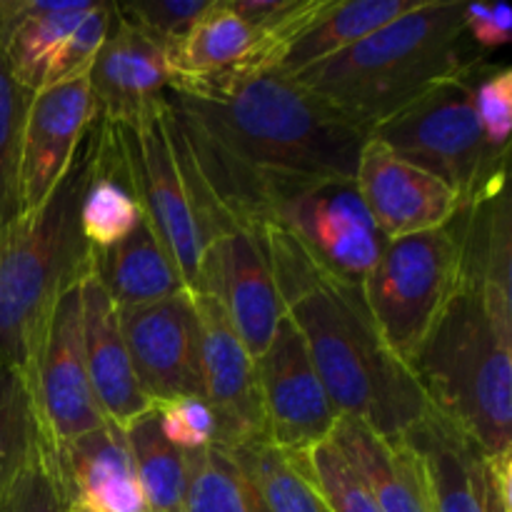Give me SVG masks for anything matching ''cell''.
Returning <instances> with one entry per match:
<instances>
[{
  "instance_id": "obj_1",
  "label": "cell",
  "mask_w": 512,
  "mask_h": 512,
  "mask_svg": "<svg viewBox=\"0 0 512 512\" xmlns=\"http://www.w3.org/2000/svg\"><path fill=\"white\" fill-rule=\"evenodd\" d=\"M173 118L218 203L258 233L283 205L323 180H353L365 130L293 78L225 73L173 83Z\"/></svg>"
},
{
  "instance_id": "obj_2",
  "label": "cell",
  "mask_w": 512,
  "mask_h": 512,
  "mask_svg": "<svg viewBox=\"0 0 512 512\" xmlns=\"http://www.w3.org/2000/svg\"><path fill=\"white\" fill-rule=\"evenodd\" d=\"M453 295L410 363L438 415L488 455L512 453V213L508 170L458 213Z\"/></svg>"
},
{
  "instance_id": "obj_3",
  "label": "cell",
  "mask_w": 512,
  "mask_h": 512,
  "mask_svg": "<svg viewBox=\"0 0 512 512\" xmlns=\"http://www.w3.org/2000/svg\"><path fill=\"white\" fill-rule=\"evenodd\" d=\"M283 313L303 338L315 373L340 418H355L388 440L418 428L433 405L413 370L380 338L363 285L325 270L278 225L258 233Z\"/></svg>"
},
{
  "instance_id": "obj_4",
  "label": "cell",
  "mask_w": 512,
  "mask_h": 512,
  "mask_svg": "<svg viewBox=\"0 0 512 512\" xmlns=\"http://www.w3.org/2000/svg\"><path fill=\"white\" fill-rule=\"evenodd\" d=\"M463 5L420 0L393 23L293 80L370 135L430 88L483 63L485 55L465 33Z\"/></svg>"
},
{
  "instance_id": "obj_5",
  "label": "cell",
  "mask_w": 512,
  "mask_h": 512,
  "mask_svg": "<svg viewBox=\"0 0 512 512\" xmlns=\"http://www.w3.org/2000/svg\"><path fill=\"white\" fill-rule=\"evenodd\" d=\"M95 155V123L53 193L0 230V363L23 370L60 295L90 273L93 248L80 230V200Z\"/></svg>"
},
{
  "instance_id": "obj_6",
  "label": "cell",
  "mask_w": 512,
  "mask_h": 512,
  "mask_svg": "<svg viewBox=\"0 0 512 512\" xmlns=\"http://www.w3.org/2000/svg\"><path fill=\"white\" fill-rule=\"evenodd\" d=\"M113 125L145 223L175 260L185 288L195 293L205 250L238 225L195 165L168 98L128 123Z\"/></svg>"
},
{
  "instance_id": "obj_7",
  "label": "cell",
  "mask_w": 512,
  "mask_h": 512,
  "mask_svg": "<svg viewBox=\"0 0 512 512\" xmlns=\"http://www.w3.org/2000/svg\"><path fill=\"white\" fill-rule=\"evenodd\" d=\"M458 273L460 228L455 215L443 228L388 240L360 283L380 338L408 368L453 295Z\"/></svg>"
},
{
  "instance_id": "obj_8",
  "label": "cell",
  "mask_w": 512,
  "mask_h": 512,
  "mask_svg": "<svg viewBox=\"0 0 512 512\" xmlns=\"http://www.w3.org/2000/svg\"><path fill=\"white\" fill-rule=\"evenodd\" d=\"M480 65L438 83L370 130V138L400 158L453 185L463 198V208L508 168L510 158V153H495L485 143L475 115L473 80Z\"/></svg>"
},
{
  "instance_id": "obj_9",
  "label": "cell",
  "mask_w": 512,
  "mask_h": 512,
  "mask_svg": "<svg viewBox=\"0 0 512 512\" xmlns=\"http://www.w3.org/2000/svg\"><path fill=\"white\" fill-rule=\"evenodd\" d=\"M28 383L40 430L50 448L70 445L108 423L95 403L85 365L80 285L60 295L55 303L30 363Z\"/></svg>"
},
{
  "instance_id": "obj_10",
  "label": "cell",
  "mask_w": 512,
  "mask_h": 512,
  "mask_svg": "<svg viewBox=\"0 0 512 512\" xmlns=\"http://www.w3.org/2000/svg\"><path fill=\"white\" fill-rule=\"evenodd\" d=\"M273 225L288 230L325 270L355 283H363L388 243L353 180L310 185L283 205Z\"/></svg>"
},
{
  "instance_id": "obj_11",
  "label": "cell",
  "mask_w": 512,
  "mask_h": 512,
  "mask_svg": "<svg viewBox=\"0 0 512 512\" xmlns=\"http://www.w3.org/2000/svg\"><path fill=\"white\" fill-rule=\"evenodd\" d=\"M265 438L273 448L295 455L330 438L338 410L315 373L303 338L288 318L278 325L273 343L255 360Z\"/></svg>"
},
{
  "instance_id": "obj_12",
  "label": "cell",
  "mask_w": 512,
  "mask_h": 512,
  "mask_svg": "<svg viewBox=\"0 0 512 512\" xmlns=\"http://www.w3.org/2000/svg\"><path fill=\"white\" fill-rule=\"evenodd\" d=\"M125 348L135 378L153 405L200 395V330L193 293L183 290L158 303L120 310Z\"/></svg>"
},
{
  "instance_id": "obj_13",
  "label": "cell",
  "mask_w": 512,
  "mask_h": 512,
  "mask_svg": "<svg viewBox=\"0 0 512 512\" xmlns=\"http://www.w3.org/2000/svg\"><path fill=\"white\" fill-rule=\"evenodd\" d=\"M405 440L423 460L433 512H512V453L488 455L435 410Z\"/></svg>"
},
{
  "instance_id": "obj_14",
  "label": "cell",
  "mask_w": 512,
  "mask_h": 512,
  "mask_svg": "<svg viewBox=\"0 0 512 512\" xmlns=\"http://www.w3.org/2000/svg\"><path fill=\"white\" fill-rule=\"evenodd\" d=\"M200 330V385L203 400L218 420L220 448L263 443L265 418L253 355L238 338L223 308L208 295L193 293Z\"/></svg>"
},
{
  "instance_id": "obj_15",
  "label": "cell",
  "mask_w": 512,
  "mask_h": 512,
  "mask_svg": "<svg viewBox=\"0 0 512 512\" xmlns=\"http://www.w3.org/2000/svg\"><path fill=\"white\" fill-rule=\"evenodd\" d=\"M353 183L385 240L443 228L463 210L453 185L375 138L365 140L360 150Z\"/></svg>"
},
{
  "instance_id": "obj_16",
  "label": "cell",
  "mask_w": 512,
  "mask_h": 512,
  "mask_svg": "<svg viewBox=\"0 0 512 512\" xmlns=\"http://www.w3.org/2000/svg\"><path fill=\"white\" fill-rule=\"evenodd\" d=\"M195 293L208 295L223 308L253 360L268 350L285 318L263 248L243 228L205 250Z\"/></svg>"
},
{
  "instance_id": "obj_17",
  "label": "cell",
  "mask_w": 512,
  "mask_h": 512,
  "mask_svg": "<svg viewBox=\"0 0 512 512\" xmlns=\"http://www.w3.org/2000/svg\"><path fill=\"white\" fill-rule=\"evenodd\" d=\"M98 118L88 75L33 93L20 150V208H38L65 178L80 143Z\"/></svg>"
},
{
  "instance_id": "obj_18",
  "label": "cell",
  "mask_w": 512,
  "mask_h": 512,
  "mask_svg": "<svg viewBox=\"0 0 512 512\" xmlns=\"http://www.w3.org/2000/svg\"><path fill=\"white\" fill-rule=\"evenodd\" d=\"M88 83L100 118L128 123L168 98L173 83L168 48L115 13L108 38L90 65Z\"/></svg>"
},
{
  "instance_id": "obj_19",
  "label": "cell",
  "mask_w": 512,
  "mask_h": 512,
  "mask_svg": "<svg viewBox=\"0 0 512 512\" xmlns=\"http://www.w3.org/2000/svg\"><path fill=\"white\" fill-rule=\"evenodd\" d=\"M68 505L95 512H150L135 473L125 428L100 425L93 433L53 448Z\"/></svg>"
},
{
  "instance_id": "obj_20",
  "label": "cell",
  "mask_w": 512,
  "mask_h": 512,
  "mask_svg": "<svg viewBox=\"0 0 512 512\" xmlns=\"http://www.w3.org/2000/svg\"><path fill=\"white\" fill-rule=\"evenodd\" d=\"M83 295V343L90 388L108 423L128 428L153 403L140 388L120 328V310L93 273L80 283Z\"/></svg>"
},
{
  "instance_id": "obj_21",
  "label": "cell",
  "mask_w": 512,
  "mask_h": 512,
  "mask_svg": "<svg viewBox=\"0 0 512 512\" xmlns=\"http://www.w3.org/2000/svg\"><path fill=\"white\" fill-rule=\"evenodd\" d=\"M330 440L360 475L380 512H433L423 460L408 440L383 438L355 418H340Z\"/></svg>"
},
{
  "instance_id": "obj_22",
  "label": "cell",
  "mask_w": 512,
  "mask_h": 512,
  "mask_svg": "<svg viewBox=\"0 0 512 512\" xmlns=\"http://www.w3.org/2000/svg\"><path fill=\"white\" fill-rule=\"evenodd\" d=\"M418 3L420 0H325L323 10L278 50L268 73L295 78L393 23Z\"/></svg>"
},
{
  "instance_id": "obj_23",
  "label": "cell",
  "mask_w": 512,
  "mask_h": 512,
  "mask_svg": "<svg viewBox=\"0 0 512 512\" xmlns=\"http://www.w3.org/2000/svg\"><path fill=\"white\" fill-rule=\"evenodd\" d=\"M143 220L138 195L130 183L123 145L113 123L95 118V155L80 200V230L93 250L128 238Z\"/></svg>"
},
{
  "instance_id": "obj_24",
  "label": "cell",
  "mask_w": 512,
  "mask_h": 512,
  "mask_svg": "<svg viewBox=\"0 0 512 512\" xmlns=\"http://www.w3.org/2000/svg\"><path fill=\"white\" fill-rule=\"evenodd\" d=\"M95 3L0 0V50L13 78L38 93L58 45L73 33Z\"/></svg>"
},
{
  "instance_id": "obj_25",
  "label": "cell",
  "mask_w": 512,
  "mask_h": 512,
  "mask_svg": "<svg viewBox=\"0 0 512 512\" xmlns=\"http://www.w3.org/2000/svg\"><path fill=\"white\" fill-rule=\"evenodd\" d=\"M90 273L98 278L118 310L158 303L188 290L178 265L145 218L120 243L93 250Z\"/></svg>"
},
{
  "instance_id": "obj_26",
  "label": "cell",
  "mask_w": 512,
  "mask_h": 512,
  "mask_svg": "<svg viewBox=\"0 0 512 512\" xmlns=\"http://www.w3.org/2000/svg\"><path fill=\"white\" fill-rule=\"evenodd\" d=\"M260 43L263 30L245 23L225 5V0H215L193 30L168 50L173 83L245 73L258 55Z\"/></svg>"
},
{
  "instance_id": "obj_27",
  "label": "cell",
  "mask_w": 512,
  "mask_h": 512,
  "mask_svg": "<svg viewBox=\"0 0 512 512\" xmlns=\"http://www.w3.org/2000/svg\"><path fill=\"white\" fill-rule=\"evenodd\" d=\"M140 490L150 512H185L190 455L165 440L155 405L125 428Z\"/></svg>"
},
{
  "instance_id": "obj_28",
  "label": "cell",
  "mask_w": 512,
  "mask_h": 512,
  "mask_svg": "<svg viewBox=\"0 0 512 512\" xmlns=\"http://www.w3.org/2000/svg\"><path fill=\"white\" fill-rule=\"evenodd\" d=\"M45 438L28 375L0 363V508L15 480L38 458Z\"/></svg>"
},
{
  "instance_id": "obj_29",
  "label": "cell",
  "mask_w": 512,
  "mask_h": 512,
  "mask_svg": "<svg viewBox=\"0 0 512 512\" xmlns=\"http://www.w3.org/2000/svg\"><path fill=\"white\" fill-rule=\"evenodd\" d=\"M185 512H270L230 450L210 445L190 455Z\"/></svg>"
},
{
  "instance_id": "obj_30",
  "label": "cell",
  "mask_w": 512,
  "mask_h": 512,
  "mask_svg": "<svg viewBox=\"0 0 512 512\" xmlns=\"http://www.w3.org/2000/svg\"><path fill=\"white\" fill-rule=\"evenodd\" d=\"M270 512H330L298 465L268 440L230 450Z\"/></svg>"
},
{
  "instance_id": "obj_31",
  "label": "cell",
  "mask_w": 512,
  "mask_h": 512,
  "mask_svg": "<svg viewBox=\"0 0 512 512\" xmlns=\"http://www.w3.org/2000/svg\"><path fill=\"white\" fill-rule=\"evenodd\" d=\"M33 93L10 73L0 50V230L23 215L20 208V150L25 113Z\"/></svg>"
},
{
  "instance_id": "obj_32",
  "label": "cell",
  "mask_w": 512,
  "mask_h": 512,
  "mask_svg": "<svg viewBox=\"0 0 512 512\" xmlns=\"http://www.w3.org/2000/svg\"><path fill=\"white\" fill-rule=\"evenodd\" d=\"M288 458L318 490L330 512H380L360 475L350 468L330 438Z\"/></svg>"
},
{
  "instance_id": "obj_33",
  "label": "cell",
  "mask_w": 512,
  "mask_h": 512,
  "mask_svg": "<svg viewBox=\"0 0 512 512\" xmlns=\"http://www.w3.org/2000/svg\"><path fill=\"white\" fill-rule=\"evenodd\" d=\"M113 18V3H95L93 8L85 13V18L75 25L73 33H70L53 53L48 73H45L43 88L55 83H68V80L88 75L95 55L100 53L105 38H108Z\"/></svg>"
},
{
  "instance_id": "obj_34",
  "label": "cell",
  "mask_w": 512,
  "mask_h": 512,
  "mask_svg": "<svg viewBox=\"0 0 512 512\" xmlns=\"http://www.w3.org/2000/svg\"><path fill=\"white\" fill-rule=\"evenodd\" d=\"M215 0H143V3H113L118 18L138 28L155 43L173 48L193 30Z\"/></svg>"
},
{
  "instance_id": "obj_35",
  "label": "cell",
  "mask_w": 512,
  "mask_h": 512,
  "mask_svg": "<svg viewBox=\"0 0 512 512\" xmlns=\"http://www.w3.org/2000/svg\"><path fill=\"white\" fill-rule=\"evenodd\" d=\"M473 105L485 143L495 153H510L512 133V70L485 60L475 70Z\"/></svg>"
},
{
  "instance_id": "obj_36",
  "label": "cell",
  "mask_w": 512,
  "mask_h": 512,
  "mask_svg": "<svg viewBox=\"0 0 512 512\" xmlns=\"http://www.w3.org/2000/svg\"><path fill=\"white\" fill-rule=\"evenodd\" d=\"M165 440L183 453L193 455L218 443V420L200 395H180L155 405Z\"/></svg>"
},
{
  "instance_id": "obj_37",
  "label": "cell",
  "mask_w": 512,
  "mask_h": 512,
  "mask_svg": "<svg viewBox=\"0 0 512 512\" xmlns=\"http://www.w3.org/2000/svg\"><path fill=\"white\" fill-rule=\"evenodd\" d=\"M0 512H68L53 448L48 443L10 488Z\"/></svg>"
},
{
  "instance_id": "obj_38",
  "label": "cell",
  "mask_w": 512,
  "mask_h": 512,
  "mask_svg": "<svg viewBox=\"0 0 512 512\" xmlns=\"http://www.w3.org/2000/svg\"><path fill=\"white\" fill-rule=\"evenodd\" d=\"M463 23L470 43L483 55L503 48L510 43L512 33V10L505 3H465Z\"/></svg>"
},
{
  "instance_id": "obj_39",
  "label": "cell",
  "mask_w": 512,
  "mask_h": 512,
  "mask_svg": "<svg viewBox=\"0 0 512 512\" xmlns=\"http://www.w3.org/2000/svg\"><path fill=\"white\" fill-rule=\"evenodd\" d=\"M300 3L303 0H225V5L235 15H240L245 23L263 30V33H268L275 25L283 23L288 15H293Z\"/></svg>"
},
{
  "instance_id": "obj_40",
  "label": "cell",
  "mask_w": 512,
  "mask_h": 512,
  "mask_svg": "<svg viewBox=\"0 0 512 512\" xmlns=\"http://www.w3.org/2000/svg\"><path fill=\"white\" fill-rule=\"evenodd\" d=\"M68 512H95V510L83 508V505H68Z\"/></svg>"
}]
</instances>
